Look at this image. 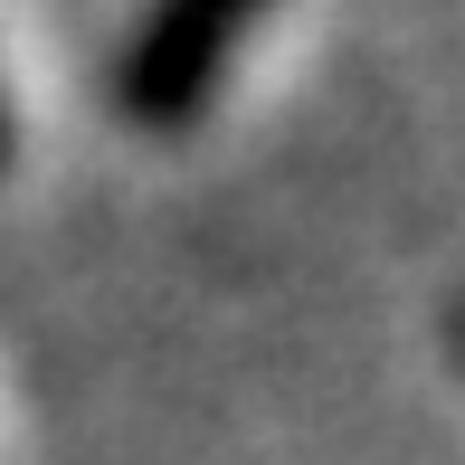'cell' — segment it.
Segmentation results:
<instances>
[{
    "instance_id": "2",
    "label": "cell",
    "mask_w": 465,
    "mask_h": 465,
    "mask_svg": "<svg viewBox=\"0 0 465 465\" xmlns=\"http://www.w3.org/2000/svg\"><path fill=\"white\" fill-rule=\"evenodd\" d=\"M0 162H10V104H0Z\"/></svg>"
},
{
    "instance_id": "1",
    "label": "cell",
    "mask_w": 465,
    "mask_h": 465,
    "mask_svg": "<svg viewBox=\"0 0 465 465\" xmlns=\"http://www.w3.org/2000/svg\"><path fill=\"white\" fill-rule=\"evenodd\" d=\"M276 0H143L134 38L114 57V104L143 134H190L209 114V95L228 86L238 48L257 38V19Z\"/></svg>"
}]
</instances>
